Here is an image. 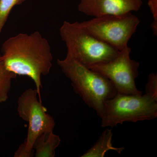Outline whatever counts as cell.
I'll return each instance as SVG.
<instances>
[{
    "label": "cell",
    "mask_w": 157,
    "mask_h": 157,
    "mask_svg": "<svg viewBox=\"0 0 157 157\" xmlns=\"http://www.w3.org/2000/svg\"><path fill=\"white\" fill-rule=\"evenodd\" d=\"M148 4L153 17V20L157 21V0H148Z\"/></svg>",
    "instance_id": "5bb4252c"
},
{
    "label": "cell",
    "mask_w": 157,
    "mask_h": 157,
    "mask_svg": "<svg viewBox=\"0 0 157 157\" xmlns=\"http://www.w3.org/2000/svg\"><path fill=\"white\" fill-rule=\"evenodd\" d=\"M142 3V0H80L78 9L87 16L99 17L137 11Z\"/></svg>",
    "instance_id": "ba28073f"
},
{
    "label": "cell",
    "mask_w": 157,
    "mask_h": 157,
    "mask_svg": "<svg viewBox=\"0 0 157 157\" xmlns=\"http://www.w3.org/2000/svg\"><path fill=\"white\" fill-rule=\"evenodd\" d=\"M59 33L67 47V55L87 67L109 62L120 52L93 36L80 22L65 21Z\"/></svg>",
    "instance_id": "3957f363"
},
{
    "label": "cell",
    "mask_w": 157,
    "mask_h": 157,
    "mask_svg": "<svg viewBox=\"0 0 157 157\" xmlns=\"http://www.w3.org/2000/svg\"><path fill=\"white\" fill-rule=\"evenodd\" d=\"M60 142L59 136L54 134L53 131L41 134L34 143V156L54 157Z\"/></svg>",
    "instance_id": "9c48e42d"
},
{
    "label": "cell",
    "mask_w": 157,
    "mask_h": 157,
    "mask_svg": "<svg viewBox=\"0 0 157 157\" xmlns=\"http://www.w3.org/2000/svg\"><path fill=\"white\" fill-rule=\"evenodd\" d=\"M157 117V98L149 94H128L117 93L105 102L101 125L114 128L124 122L150 121Z\"/></svg>",
    "instance_id": "277c9868"
},
{
    "label": "cell",
    "mask_w": 157,
    "mask_h": 157,
    "mask_svg": "<svg viewBox=\"0 0 157 157\" xmlns=\"http://www.w3.org/2000/svg\"><path fill=\"white\" fill-rule=\"evenodd\" d=\"M57 63L70 79L74 92L101 117L105 102L117 93L110 81L69 56L58 59Z\"/></svg>",
    "instance_id": "7a4b0ae2"
},
{
    "label": "cell",
    "mask_w": 157,
    "mask_h": 157,
    "mask_svg": "<svg viewBox=\"0 0 157 157\" xmlns=\"http://www.w3.org/2000/svg\"><path fill=\"white\" fill-rule=\"evenodd\" d=\"M112 137V130L107 128L102 132L94 145L81 157H104L109 151H114L120 154L124 148L123 147H117L113 146Z\"/></svg>",
    "instance_id": "30bf717a"
},
{
    "label": "cell",
    "mask_w": 157,
    "mask_h": 157,
    "mask_svg": "<svg viewBox=\"0 0 157 157\" xmlns=\"http://www.w3.org/2000/svg\"><path fill=\"white\" fill-rule=\"evenodd\" d=\"M146 94L157 98V75L156 73H150L149 75L147 82L145 86Z\"/></svg>",
    "instance_id": "4fadbf2b"
},
{
    "label": "cell",
    "mask_w": 157,
    "mask_h": 157,
    "mask_svg": "<svg viewBox=\"0 0 157 157\" xmlns=\"http://www.w3.org/2000/svg\"><path fill=\"white\" fill-rule=\"evenodd\" d=\"M27 0H0V35L9 18V14L15 6Z\"/></svg>",
    "instance_id": "7c38bea8"
},
{
    "label": "cell",
    "mask_w": 157,
    "mask_h": 157,
    "mask_svg": "<svg viewBox=\"0 0 157 157\" xmlns=\"http://www.w3.org/2000/svg\"><path fill=\"white\" fill-rule=\"evenodd\" d=\"M1 59L11 73L28 76L33 80L39 101H42L41 77L50 73L53 60L48 40L38 31L20 33L4 42Z\"/></svg>",
    "instance_id": "6da1fadb"
},
{
    "label": "cell",
    "mask_w": 157,
    "mask_h": 157,
    "mask_svg": "<svg viewBox=\"0 0 157 157\" xmlns=\"http://www.w3.org/2000/svg\"><path fill=\"white\" fill-rule=\"evenodd\" d=\"M132 49L127 46L120 51L111 60L89 67L100 73L110 81L117 93L141 95L135 80L139 75V62L130 57Z\"/></svg>",
    "instance_id": "52a82bcc"
},
{
    "label": "cell",
    "mask_w": 157,
    "mask_h": 157,
    "mask_svg": "<svg viewBox=\"0 0 157 157\" xmlns=\"http://www.w3.org/2000/svg\"><path fill=\"white\" fill-rule=\"evenodd\" d=\"M16 76L6 68L0 54V103L6 102L8 100L11 82Z\"/></svg>",
    "instance_id": "8fae6325"
},
{
    "label": "cell",
    "mask_w": 157,
    "mask_h": 157,
    "mask_svg": "<svg viewBox=\"0 0 157 157\" xmlns=\"http://www.w3.org/2000/svg\"><path fill=\"white\" fill-rule=\"evenodd\" d=\"M38 97L36 89L29 88L17 100L18 115L28 123L29 127L26 137L14 153V157H33L34 143L37 137L43 133L53 131L54 119L47 113Z\"/></svg>",
    "instance_id": "5b68a950"
},
{
    "label": "cell",
    "mask_w": 157,
    "mask_h": 157,
    "mask_svg": "<svg viewBox=\"0 0 157 157\" xmlns=\"http://www.w3.org/2000/svg\"><path fill=\"white\" fill-rule=\"evenodd\" d=\"M80 23L93 36L120 51L128 46L140 20L130 12L95 17Z\"/></svg>",
    "instance_id": "8992f818"
}]
</instances>
